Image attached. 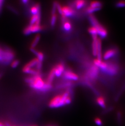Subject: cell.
Here are the masks:
<instances>
[{"mask_svg": "<svg viewBox=\"0 0 125 126\" xmlns=\"http://www.w3.org/2000/svg\"><path fill=\"white\" fill-rule=\"evenodd\" d=\"M89 19L90 21L93 25V27L96 29L98 33V35L101 38H105L107 36V31L106 29L103 27L99 23L96 18L93 15L90 16Z\"/></svg>", "mask_w": 125, "mask_h": 126, "instance_id": "3957f363", "label": "cell"}, {"mask_svg": "<svg viewBox=\"0 0 125 126\" xmlns=\"http://www.w3.org/2000/svg\"><path fill=\"white\" fill-rule=\"evenodd\" d=\"M101 2L98 1H92L90 3V7L93 8H99L101 9Z\"/></svg>", "mask_w": 125, "mask_h": 126, "instance_id": "ffe728a7", "label": "cell"}, {"mask_svg": "<svg viewBox=\"0 0 125 126\" xmlns=\"http://www.w3.org/2000/svg\"><path fill=\"white\" fill-rule=\"evenodd\" d=\"M57 9L58 10V12L62 16V7L61 5L59 3H57Z\"/></svg>", "mask_w": 125, "mask_h": 126, "instance_id": "f546056e", "label": "cell"}, {"mask_svg": "<svg viewBox=\"0 0 125 126\" xmlns=\"http://www.w3.org/2000/svg\"><path fill=\"white\" fill-rule=\"evenodd\" d=\"M19 63H20V62L18 60H14L12 61V63H11V67H12L13 68H16L19 65Z\"/></svg>", "mask_w": 125, "mask_h": 126, "instance_id": "f1b7e54d", "label": "cell"}, {"mask_svg": "<svg viewBox=\"0 0 125 126\" xmlns=\"http://www.w3.org/2000/svg\"><path fill=\"white\" fill-rule=\"evenodd\" d=\"M95 123H96V125L98 126H102L103 125L102 121L101 120V119L100 118H96L94 120Z\"/></svg>", "mask_w": 125, "mask_h": 126, "instance_id": "4316f807", "label": "cell"}, {"mask_svg": "<svg viewBox=\"0 0 125 126\" xmlns=\"http://www.w3.org/2000/svg\"><path fill=\"white\" fill-rule=\"evenodd\" d=\"M4 1L2 0H0V14L1 13V11L2 10V6L3 5V3Z\"/></svg>", "mask_w": 125, "mask_h": 126, "instance_id": "4dcf8cb0", "label": "cell"}, {"mask_svg": "<svg viewBox=\"0 0 125 126\" xmlns=\"http://www.w3.org/2000/svg\"><path fill=\"white\" fill-rule=\"evenodd\" d=\"M98 39V38L93 39V41L92 43V53L94 56H97Z\"/></svg>", "mask_w": 125, "mask_h": 126, "instance_id": "5bb4252c", "label": "cell"}, {"mask_svg": "<svg viewBox=\"0 0 125 126\" xmlns=\"http://www.w3.org/2000/svg\"><path fill=\"white\" fill-rule=\"evenodd\" d=\"M71 102L72 98L70 93L69 92H66L62 94L54 97L49 101V105L51 108H57L69 105Z\"/></svg>", "mask_w": 125, "mask_h": 126, "instance_id": "6da1fadb", "label": "cell"}, {"mask_svg": "<svg viewBox=\"0 0 125 126\" xmlns=\"http://www.w3.org/2000/svg\"><path fill=\"white\" fill-rule=\"evenodd\" d=\"M97 59L101 60L102 54H101V42L100 39H98V48L97 53Z\"/></svg>", "mask_w": 125, "mask_h": 126, "instance_id": "9a60e30c", "label": "cell"}, {"mask_svg": "<svg viewBox=\"0 0 125 126\" xmlns=\"http://www.w3.org/2000/svg\"></svg>", "mask_w": 125, "mask_h": 126, "instance_id": "d590c367", "label": "cell"}, {"mask_svg": "<svg viewBox=\"0 0 125 126\" xmlns=\"http://www.w3.org/2000/svg\"><path fill=\"white\" fill-rule=\"evenodd\" d=\"M115 6L116 7L118 8H122V7H125V1H120L116 3Z\"/></svg>", "mask_w": 125, "mask_h": 126, "instance_id": "484cf974", "label": "cell"}, {"mask_svg": "<svg viewBox=\"0 0 125 126\" xmlns=\"http://www.w3.org/2000/svg\"><path fill=\"white\" fill-rule=\"evenodd\" d=\"M54 76H55V74H54V69H53L51 70L48 76L47 82L48 83L51 84V83L53 81V79L54 78Z\"/></svg>", "mask_w": 125, "mask_h": 126, "instance_id": "44dd1931", "label": "cell"}, {"mask_svg": "<svg viewBox=\"0 0 125 126\" xmlns=\"http://www.w3.org/2000/svg\"><path fill=\"white\" fill-rule=\"evenodd\" d=\"M31 12L33 15L39 13V4H38L32 7L31 9Z\"/></svg>", "mask_w": 125, "mask_h": 126, "instance_id": "d6986e66", "label": "cell"}, {"mask_svg": "<svg viewBox=\"0 0 125 126\" xmlns=\"http://www.w3.org/2000/svg\"><path fill=\"white\" fill-rule=\"evenodd\" d=\"M63 27L65 31H69L72 29V25L69 22L66 21L64 23Z\"/></svg>", "mask_w": 125, "mask_h": 126, "instance_id": "cb8c5ba5", "label": "cell"}, {"mask_svg": "<svg viewBox=\"0 0 125 126\" xmlns=\"http://www.w3.org/2000/svg\"><path fill=\"white\" fill-rule=\"evenodd\" d=\"M96 101L98 105L101 108H105L106 107V101L104 97L102 96L98 97L96 99Z\"/></svg>", "mask_w": 125, "mask_h": 126, "instance_id": "7c38bea8", "label": "cell"}, {"mask_svg": "<svg viewBox=\"0 0 125 126\" xmlns=\"http://www.w3.org/2000/svg\"><path fill=\"white\" fill-rule=\"evenodd\" d=\"M1 76H2V74H0V79L1 78Z\"/></svg>", "mask_w": 125, "mask_h": 126, "instance_id": "e575fe53", "label": "cell"}, {"mask_svg": "<svg viewBox=\"0 0 125 126\" xmlns=\"http://www.w3.org/2000/svg\"><path fill=\"white\" fill-rule=\"evenodd\" d=\"M0 126H6V124H4L3 123L0 122Z\"/></svg>", "mask_w": 125, "mask_h": 126, "instance_id": "1f68e13d", "label": "cell"}, {"mask_svg": "<svg viewBox=\"0 0 125 126\" xmlns=\"http://www.w3.org/2000/svg\"><path fill=\"white\" fill-rule=\"evenodd\" d=\"M100 9L96 8H93V7H89L87 9V11L88 12V13H92L93 12H95L96 11H98L100 10Z\"/></svg>", "mask_w": 125, "mask_h": 126, "instance_id": "83f0119b", "label": "cell"}, {"mask_svg": "<svg viewBox=\"0 0 125 126\" xmlns=\"http://www.w3.org/2000/svg\"><path fill=\"white\" fill-rule=\"evenodd\" d=\"M98 74V68L96 66L94 65L91 68L89 72L90 77L93 79H94L97 77Z\"/></svg>", "mask_w": 125, "mask_h": 126, "instance_id": "8fae6325", "label": "cell"}, {"mask_svg": "<svg viewBox=\"0 0 125 126\" xmlns=\"http://www.w3.org/2000/svg\"><path fill=\"white\" fill-rule=\"evenodd\" d=\"M31 51L37 56V58L38 61L40 62H42L44 59V54L42 53L41 52H38L34 49H31Z\"/></svg>", "mask_w": 125, "mask_h": 126, "instance_id": "2e32d148", "label": "cell"}, {"mask_svg": "<svg viewBox=\"0 0 125 126\" xmlns=\"http://www.w3.org/2000/svg\"><path fill=\"white\" fill-rule=\"evenodd\" d=\"M54 70V74L57 77H59L62 75L64 70V66L62 64H58L55 68H53Z\"/></svg>", "mask_w": 125, "mask_h": 126, "instance_id": "30bf717a", "label": "cell"}, {"mask_svg": "<svg viewBox=\"0 0 125 126\" xmlns=\"http://www.w3.org/2000/svg\"><path fill=\"white\" fill-rule=\"evenodd\" d=\"M38 58H36L32 60L30 62L27 63L26 65L23 68V71L24 73L26 74H31V71H32L33 67L36 66H37L38 62Z\"/></svg>", "mask_w": 125, "mask_h": 126, "instance_id": "5b68a950", "label": "cell"}, {"mask_svg": "<svg viewBox=\"0 0 125 126\" xmlns=\"http://www.w3.org/2000/svg\"><path fill=\"white\" fill-rule=\"evenodd\" d=\"M88 32L92 36V38H96L98 37V33L96 29L94 27H91L88 29Z\"/></svg>", "mask_w": 125, "mask_h": 126, "instance_id": "e0dca14e", "label": "cell"}, {"mask_svg": "<svg viewBox=\"0 0 125 126\" xmlns=\"http://www.w3.org/2000/svg\"><path fill=\"white\" fill-rule=\"evenodd\" d=\"M116 51L114 49H109L104 53L103 57L104 60H109L114 57L116 55Z\"/></svg>", "mask_w": 125, "mask_h": 126, "instance_id": "9c48e42d", "label": "cell"}, {"mask_svg": "<svg viewBox=\"0 0 125 126\" xmlns=\"http://www.w3.org/2000/svg\"><path fill=\"white\" fill-rule=\"evenodd\" d=\"M40 20L39 13L36 15H33L31 18L30 25H33L35 24H40Z\"/></svg>", "mask_w": 125, "mask_h": 126, "instance_id": "4fadbf2b", "label": "cell"}, {"mask_svg": "<svg viewBox=\"0 0 125 126\" xmlns=\"http://www.w3.org/2000/svg\"><path fill=\"white\" fill-rule=\"evenodd\" d=\"M38 126L37 125H30V126Z\"/></svg>", "mask_w": 125, "mask_h": 126, "instance_id": "836d02e7", "label": "cell"}, {"mask_svg": "<svg viewBox=\"0 0 125 126\" xmlns=\"http://www.w3.org/2000/svg\"><path fill=\"white\" fill-rule=\"evenodd\" d=\"M28 0H23V3H26V2H28Z\"/></svg>", "mask_w": 125, "mask_h": 126, "instance_id": "d6a6232c", "label": "cell"}, {"mask_svg": "<svg viewBox=\"0 0 125 126\" xmlns=\"http://www.w3.org/2000/svg\"><path fill=\"white\" fill-rule=\"evenodd\" d=\"M40 35L39 34H38L36 36V37H35L34 39L33 40V41L32 42L31 45V49H34L36 46V45H38L39 41L40 40Z\"/></svg>", "mask_w": 125, "mask_h": 126, "instance_id": "ac0fdd59", "label": "cell"}, {"mask_svg": "<svg viewBox=\"0 0 125 126\" xmlns=\"http://www.w3.org/2000/svg\"><path fill=\"white\" fill-rule=\"evenodd\" d=\"M118 71V67L113 64H108L106 69L104 71L106 73L111 76L116 75Z\"/></svg>", "mask_w": 125, "mask_h": 126, "instance_id": "8992f818", "label": "cell"}, {"mask_svg": "<svg viewBox=\"0 0 125 126\" xmlns=\"http://www.w3.org/2000/svg\"><path fill=\"white\" fill-rule=\"evenodd\" d=\"M62 18L65 19L66 17H70L73 15L75 11L71 7L68 6H64L62 7Z\"/></svg>", "mask_w": 125, "mask_h": 126, "instance_id": "52a82bcc", "label": "cell"}, {"mask_svg": "<svg viewBox=\"0 0 125 126\" xmlns=\"http://www.w3.org/2000/svg\"><path fill=\"white\" fill-rule=\"evenodd\" d=\"M26 81L31 88L36 90L40 91L41 92H43L46 84V82H45L38 75H36L32 77L28 78L26 79Z\"/></svg>", "mask_w": 125, "mask_h": 126, "instance_id": "7a4b0ae2", "label": "cell"}, {"mask_svg": "<svg viewBox=\"0 0 125 126\" xmlns=\"http://www.w3.org/2000/svg\"><path fill=\"white\" fill-rule=\"evenodd\" d=\"M57 20V15L56 14H52V17L51 18L50 23L52 26H53L55 24Z\"/></svg>", "mask_w": 125, "mask_h": 126, "instance_id": "d4e9b609", "label": "cell"}, {"mask_svg": "<svg viewBox=\"0 0 125 126\" xmlns=\"http://www.w3.org/2000/svg\"><path fill=\"white\" fill-rule=\"evenodd\" d=\"M42 29L40 24H35L33 25H30L25 29L24 33L25 35H29L32 33L39 32Z\"/></svg>", "mask_w": 125, "mask_h": 126, "instance_id": "277c9868", "label": "cell"}, {"mask_svg": "<svg viewBox=\"0 0 125 126\" xmlns=\"http://www.w3.org/2000/svg\"><path fill=\"white\" fill-rule=\"evenodd\" d=\"M122 113L121 111H117V121L119 125L122 124Z\"/></svg>", "mask_w": 125, "mask_h": 126, "instance_id": "7402d4cb", "label": "cell"}, {"mask_svg": "<svg viewBox=\"0 0 125 126\" xmlns=\"http://www.w3.org/2000/svg\"><path fill=\"white\" fill-rule=\"evenodd\" d=\"M64 77L65 79L75 81L78 79V77L77 75L70 71H67L65 72Z\"/></svg>", "mask_w": 125, "mask_h": 126, "instance_id": "ba28073f", "label": "cell"}, {"mask_svg": "<svg viewBox=\"0 0 125 126\" xmlns=\"http://www.w3.org/2000/svg\"><path fill=\"white\" fill-rule=\"evenodd\" d=\"M85 1L83 0H78L76 1L75 3V6L77 9H79L84 6L85 4Z\"/></svg>", "mask_w": 125, "mask_h": 126, "instance_id": "603a6c76", "label": "cell"}]
</instances>
